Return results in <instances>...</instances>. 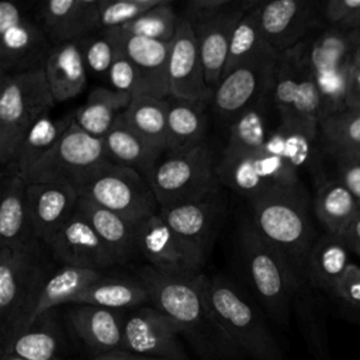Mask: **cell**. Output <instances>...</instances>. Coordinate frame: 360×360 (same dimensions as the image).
<instances>
[{
  "instance_id": "19",
  "label": "cell",
  "mask_w": 360,
  "mask_h": 360,
  "mask_svg": "<svg viewBox=\"0 0 360 360\" xmlns=\"http://www.w3.org/2000/svg\"><path fill=\"white\" fill-rule=\"evenodd\" d=\"M170 96L190 101H210L212 90L205 80L198 39L194 28L180 15L169 58Z\"/></svg>"
},
{
  "instance_id": "40",
  "label": "cell",
  "mask_w": 360,
  "mask_h": 360,
  "mask_svg": "<svg viewBox=\"0 0 360 360\" xmlns=\"http://www.w3.org/2000/svg\"><path fill=\"white\" fill-rule=\"evenodd\" d=\"M322 149L339 160L360 150V108H343L319 121Z\"/></svg>"
},
{
  "instance_id": "29",
  "label": "cell",
  "mask_w": 360,
  "mask_h": 360,
  "mask_svg": "<svg viewBox=\"0 0 360 360\" xmlns=\"http://www.w3.org/2000/svg\"><path fill=\"white\" fill-rule=\"evenodd\" d=\"M44 72L55 103H63L80 94L87 84V69L80 42L53 45Z\"/></svg>"
},
{
  "instance_id": "55",
  "label": "cell",
  "mask_w": 360,
  "mask_h": 360,
  "mask_svg": "<svg viewBox=\"0 0 360 360\" xmlns=\"http://www.w3.org/2000/svg\"><path fill=\"white\" fill-rule=\"evenodd\" d=\"M340 27H343V28H360V8L352 17H349Z\"/></svg>"
},
{
  "instance_id": "16",
  "label": "cell",
  "mask_w": 360,
  "mask_h": 360,
  "mask_svg": "<svg viewBox=\"0 0 360 360\" xmlns=\"http://www.w3.org/2000/svg\"><path fill=\"white\" fill-rule=\"evenodd\" d=\"M322 24V3L305 0L260 3V28L264 42L277 53L297 46Z\"/></svg>"
},
{
  "instance_id": "13",
  "label": "cell",
  "mask_w": 360,
  "mask_h": 360,
  "mask_svg": "<svg viewBox=\"0 0 360 360\" xmlns=\"http://www.w3.org/2000/svg\"><path fill=\"white\" fill-rule=\"evenodd\" d=\"M277 58L278 53L266 45L253 58L226 73L211 94L210 101L215 112L232 121L250 105L271 100Z\"/></svg>"
},
{
  "instance_id": "14",
  "label": "cell",
  "mask_w": 360,
  "mask_h": 360,
  "mask_svg": "<svg viewBox=\"0 0 360 360\" xmlns=\"http://www.w3.org/2000/svg\"><path fill=\"white\" fill-rule=\"evenodd\" d=\"M138 252L158 271L173 277H197L202 271L205 257L183 240L155 212L135 225Z\"/></svg>"
},
{
  "instance_id": "17",
  "label": "cell",
  "mask_w": 360,
  "mask_h": 360,
  "mask_svg": "<svg viewBox=\"0 0 360 360\" xmlns=\"http://www.w3.org/2000/svg\"><path fill=\"white\" fill-rule=\"evenodd\" d=\"M105 160L108 159L103 139L91 136L75 122L48 156L34 167L28 183L52 179L73 184L77 177Z\"/></svg>"
},
{
  "instance_id": "50",
  "label": "cell",
  "mask_w": 360,
  "mask_h": 360,
  "mask_svg": "<svg viewBox=\"0 0 360 360\" xmlns=\"http://www.w3.org/2000/svg\"><path fill=\"white\" fill-rule=\"evenodd\" d=\"M360 8V0H329L322 3V18L329 27H340Z\"/></svg>"
},
{
  "instance_id": "5",
  "label": "cell",
  "mask_w": 360,
  "mask_h": 360,
  "mask_svg": "<svg viewBox=\"0 0 360 360\" xmlns=\"http://www.w3.org/2000/svg\"><path fill=\"white\" fill-rule=\"evenodd\" d=\"M240 246L250 284L266 314L288 328L290 315L304 280L256 231L252 221L242 226Z\"/></svg>"
},
{
  "instance_id": "9",
  "label": "cell",
  "mask_w": 360,
  "mask_h": 360,
  "mask_svg": "<svg viewBox=\"0 0 360 360\" xmlns=\"http://www.w3.org/2000/svg\"><path fill=\"white\" fill-rule=\"evenodd\" d=\"M360 46V28L328 27L307 38V56L322 101V115L345 108L349 75Z\"/></svg>"
},
{
  "instance_id": "46",
  "label": "cell",
  "mask_w": 360,
  "mask_h": 360,
  "mask_svg": "<svg viewBox=\"0 0 360 360\" xmlns=\"http://www.w3.org/2000/svg\"><path fill=\"white\" fill-rule=\"evenodd\" d=\"M79 42L87 72L107 79L108 70L120 52L114 38L107 31L98 30Z\"/></svg>"
},
{
  "instance_id": "24",
  "label": "cell",
  "mask_w": 360,
  "mask_h": 360,
  "mask_svg": "<svg viewBox=\"0 0 360 360\" xmlns=\"http://www.w3.org/2000/svg\"><path fill=\"white\" fill-rule=\"evenodd\" d=\"M27 179L11 165L3 166L0 202V248L42 245L34 235L27 202Z\"/></svg>"
},
{
  "instance_id": "56",
  "label": "cell",
  "mask_w": 360,
  "mask_h": 360,
  "mask_svg": "<svg viewBox=\"0 0 360 360\" xmlns=\"http://www.w3.org/2000/svg\"><path fill=\"white\" fill-rule=\"evenodd\" d=\"M1 360H27L15 353H11V352H6V353H1Z\"/></svg>"
},
{
  "instance_id": "15",
  "label": "cell",
  "mask_w": 360,
  "mask_h": 360,
  "mask_svg": "<svg viewBox=\"0 0 360 360\" xmlns=\"http://www.w3.org/2000/svg\"><path fill=\"white\" fill-rule=\"evenodd\" d=\"M122 350L136 356L188 360L176 326L153 305L124 312Z\"/></svg>"
},
{
  "instance_id": "39",
  "label": "cell",
  "mask_w": 360,
  "mask_h": 360,
  "mask_svg": "<svg viewBox=\"0 0 360 360\" xmlns=\"http://www.w3.org/2000/svg\"><path fill=\"white\" fill-rule=\"evenodd\" d=\"M131 101L110 87H96L87 96L86 103L75 110V122L91 136L104 139Z\"/></svg>"
},
{
  "instance_id": "31",
  "label": "cell",
  "mask_w": 360,
  "mask_h": 360,
  "mask_svg": "<svg viewBox=\"0 0 360 360\" xmlns=\"http://www.w3.org/2000/svg\"><path fill=\"white\" fill-rule=\"evenodd\" d=\"M73 124L75 111L66 112L59 118H52L49 114L42 115L30 128L8 165L14 166L28 181L34 167L48 156Z\"/></svg>"
},
{
  "instance_id": "42",
  "label": "cell",
  "mask_w": 360,
  "mask_h": 360,
  "mask_svg": "<svg viewBox=\"0 0 360 360\" xmlns=\"http://www.w3.org/2000/svg\"><path fill=\"white\" fill-rule=\"evenodd\" d=\"M260 3L262 1H259L257 6L246 11L236 24L232 32L228 59L222 77L243 62L253 58L267 45L264 42L260 28Z\"/></svg>"
},
{
  "instance_id": "36",
  "label": "cell",
  "mask_w": 360,
  "mask_h": 360,
  "mask_svg": "<svg viewBox=\"0 0 360 360\" xmlns=\"http://www.w3.org/2000/svg\"><path fill=\"white\" fill-rule=\"evenodd\" d=\"M125 124L159 152L167 148V100L138 94L122 112Z\"/></svg>"
},
{
  "instance_id": "20",
  "label": "cell",
  "mask_w": 360,
  "mask_h": 360,
  "mask_svg": "<svg viewBox=\"0 0 360 360\" xmlns=\"http://www.w3.org/2000/svg\"><path fill=\"white\" fill-rule=\"evenodd\" d=\"M52 259L60 266L84 267L103 271L115 263L108 248L90 222L77 211L48 243Z\"/></svg>"
},
{
  "instance_id": "21",
  "label": "cell",
  "mask_w": 360,
  "mask_h": 360,
  "mask_svg": "<svg viewBox=\"0 0 360 360\" xmlns=\"http://www.w3.org/2000/svg\"><path fill=\"white\" fill-rule=\"evenodd\" d=\"M107 32L134 63L139 77L138 94L158 98L170 97L169 58L172 42L146 39L120 30H110Z\"/></svg>"
},
{
  "instance_id": "33",
  "label": "cell",
  "mask_w": 360,
  "mask_h": 360,
  "mask_svg": "<svg viewBox=\"0 0 360 360\" xmlns=\"http://www.w3.org/2000/svg\"><path fill=\"white\" fill-rule=\"evenodd\" d=\"M103 142L110 162L134 169L145 179H148L162 159V152L149 146L125 124L122 112L118 115L115 124L104 136Z\"/></svg>"
},
{
  "instance_id": "47",
  "label": "cell",
  "mask_w": 360,
  "mask_h": 360,
  "mask_svg": "<svg viewBox=\"0 0 360 360\" xmlns=\"http://www.w3.org/2000/svg\"><path fill=\"white\" fill-rule=\"evenodd\" d=\"M107 82L111 90L129 100H134V97L138 96L139 77L136 69L121 49L108 70Z\"/></svg>"
},
{
  "instance_id": "41",
  "label": "cell",
  "mask_w": 360,
  "mask_h": 360,
  "mask_svg": "<svg viewBox=\"0 0 360 360\" xmlns=\"http://www.w3.org/2000/svg\"><path fill=\"white\" fill-rule=\"evenodd\" d=\"M271 100L259 101L243 110L229 124V138L222 150L226 152H257L263 150L270 134L267 128V104Z\"/></svg>"
},
{
  "instance_id": "1",
  "label": "cell",
  "mask_w": 360,
  "mask_h": 360,
  "mask_svg": "<svg viewBox=\"0 0 360 360\" xmlns=\"http://www.w3.org/2000/svg\"><path fill=\"white\" fill-rule=\"evenodd\" d=\"M136 277L149 294V302L163 312L202 360H245L212 315L204 294V273L197 277L166 276L152 266Z\"/></svg>"
},
{
  "instance_id": "58",
  "label": "cell",
  "mask_w": 360,
  "mask_h": 360,
  "mask_svg": "<svg viewBox=\"0 0 360 360\" xmlns=\"http://www.w3.org/2000/svg\"><path fill=\"white\" fill-rule=\"evenodd\" d=\"M346 243H347V248H349V250H352V252H354L356 255H359L360 256V243H356V242H349V240H345Z\"/></svg>"
},
{
  "instance_id": "38",
  "label": "cell",
  "mask_w": 360,
  "mask_h": 360,
  "mask_svg": "<svg viewBox=\"0 0 360 360\" xmlns=\"http://www.w3.org/2000/svg\"><path fill=\"white\" fill-rule=\"evenodd\" d=\"M360 205L352 193L336 179L318 186L314 212L328 233L342 236L359 212Z\"/></svg>"
},
{
  "instance_id": "44",
  "label": "cell",
  "mask_w": 360,
  "mask_h": 360,
  "mask_svg": "<svg viewBox=\"0 0 360 360\" xmlns=\"http://www.w3.org/2000/svg\"><path fill=\"white\" fill-rule=\"evenodd\" d=\"M292 308L295 311L300 330L311 356L315 360H330L325 322L316 311L312 300L302 297L300 291L294 300Z\"/></svg>"
},
{
  "instance_id": "25",
  "label": "cell",
  "mask_w": 360,
  "mask_h": 360,
  "mask_svg": "<svg viewBox=\"0 0 360 360\" xmlns=\"http://www.w3.org/2000/svg\"><path fill=\"white\" fill-rule=\"evenodd\" d=\"M53 45L82 41L98 31V0H51L35 18Z\"/></svg>"
},
{
  "instance_id": "43",
  "label": "cell",
  "mask_w": 360,
  "mask_h": 360,
  "mask_svg": "<svg viewBox=\"0 0 360 360\" xmlns=\"http://www.w3.org/2000/svg\"><path fill=\"white\" fill-rule=\"evenodd\" d=\"M179 24L180 17H177L172 3L165 0L158 7L149 10L132 22L117 30L146 39L172 42L176 37Z\"/></svg>"
},
{
  "instance_id": "54",
  "label": "cell",
  "mask_w": 360,
  "mask_h": 360,
  "mask_svg": "<svg viewBox=\"0 0 360 360\" xmlns=\"http://www.w3.org/2000/svg\"><path fill=\"white\" fill-rule=\"evenodd\" d=\"M91 360H132V354L125 350H114L91 356Z\"/></svg>"
},
{
  "instance_id": "28",
  "label": "cell",
  "mask_w": 360,
  "mask_h": 360,
  "mask_svg": "<svg viewBox=\"0 0 360 360\" xmlns=\"http://www.w3.org/2000/svg\"><path fill=\"white\" fill-rule=\"evenodd\" d=\"M66 338L55 309L34 318L18 329L4 345L0 353L11 352L27 360H62Z\"/></svg>"
},
{
  "instance_id": "2",
  "label": "cell",
  "mask_w": 360,
  "mask_h": 360,
  "mask_svg": "<svg viewBox=\"0 0 360 360\" xmlns=\"http://www.w3.org/2000/svg\"><path fill=\"white\" fill-rule=\"evenodd\" d=\"M250 204L252 224L256 231L305 280L307 259L318 236L304 186L276 188Z\"/></svg>"
},
{
  "instance_id": "18",
  "label": "cell",
  "mask_w": 360,
  "mask_h": 360,
  "mask_svg": "<svg viewBox=\"0 0 360 360\" xmlns=\"http://www.w3.org/2000/svg\"><path fill=\"white\" fill-rule=\"evenodd\" d=\"M75 187L62 180H34L27 187L28 215L35 238L46 248L75 214L79 202Z\"/></svg>"
},
{
  "instance_id": "27",
  "label": "cell",
  "mask_w": 360,
  "mask_h": 360,
  "mask_svg": "<svg viewBox=\"0 0 360 360\" xmlns=\"http://www.w3.org/2000/svg\"><path fill=\"white\" fill-rule=\"evenodd\" d=\"M257 4V0L238 1V4L225 14L194 28L205 70V80L211 90H214L222 79L232 32L236 24L246 11Z\"/></svg>"
},
{
  "instance_id": "57",
  "label": "cell",
  "mask_w": 360,
  "mask_h": 360,
  "mask_svg": "<svg viewBox=\"0 0 360 360\" xmlns=\"http://www.w3.org/2000/svg\"><path fill=\"white\" fill-rule=\"evenodd\" d=\"M132 360H177V359H170V357H148V356L132 354Z\"/></svg>"
},
{
  "instance_id": "12",
  "label": "cell",
  "mask_w": 360,
  "mask_h": 360,
  "mask_svg": "<svg viewBox=\"0 0 360 360\" xmlns=\"http://www.w3.org/2000/svg\"><path fill=\"white\" fill-rule=\"evenodd\" d=\"M53 44L15 3H0V77L44 70Z\"/></svg>"
},
{
  "instance_id": "7",
  "label": "cell",
  "mask_w": 360,
  "mask_h": 360,
  "mask_svg": "<svg viewBox=\"0 0 360 360\" xmlns=\"http://www.w3.org/2000/svg\"><path fill=\"white\" fill-rule=\"evenodd\" d=\"M0 162L8 165L30 128L55 105L44 70L0 77Z\"/></svg>"
},
{
  "instance_id": "59",
  "label": "cell",
  "mask_w": 360,
  "mask_h": 360,
  "mask_svg": "<svg viewBox=\"0 0 360 360\" xmlns=\"http://www.w3.org/2000/svg\"><path fill=\"white\" fill-rule=\"evenodd\" d=\"M354 63H360V46H359V49H357V52L354 55Z\"/></svg>"
},
{
  "instance_id": "23",
  "label": "cell",
  "mask_w": 360,
  "mask_h": 360,
  "mask_svg": "<svg viewBox=\"0 0 360 360\" xmlns=\"http://www.w3.org/2000/svg\"><path fill=\"white\" fill-rule=\"evenodd\" d=\"M124 312L87 304H73L66 323L75 338L91 354L122 350Z\"/></svg>"
},
{
  "instance_id": "35",
  "label": "cell",
  "mask_w": 360,
  "mask_h": 360,
  "mask_svg": "<svg viewBox=\"0 0 360 360\" xmlns=\"http://www.w3.org/2000/svg\"><path fill=\"white\" fill-rule=\"evenodd\" d=\"M167 153H177L205 142L204 104L167 97Z\"/></svg>"
},
{
  "instance_id": "37",
  "label": "cell",
  "mask_w": 360,
  "mask_h": 360,
  "mask_svg": "<svg viewBox=\"0 0 360 360\" xmlns=\"http://www.w3.org/2000/svg\"><path fill=\"white\" fill-rule=\"evenodd\" d=\"M103 276L104 271L73 266H60L51 271L39 295L32 319L46 311L56 309L62 304H72L80 292Z\"/></svg>"
},
{
  "instance_id": "60",
  "label": "cell",
  "mask_w": 360,
  "mask_h": 360,
  "mask_svg": "<svg viewBox=\"0 0 360 360\" xmlns=\"http://www.w3.org/2000/svg\"><path fill=\"white\" fill-rule=\"evenodd\" d=\"M349 158H352V159H357V160H360V150L356 153V155H353V156H349ZM345 159V158H343Z\"/></svg>"
},
{
  "instance_id": "30",
  "label": "cell",
  "mask_w": 360,
  "mask_h": 360,
  "mask_svg": "<svg viewBox=\"0 0 360 360\" xmlns=\"http://www.w3.org/2000/svg\"><path fill=\"white\" fill-rule=\"evenodd\" d=\"M349 263V248L345 239L325 232L316 238L309 250L305 264V281L312 288L330 297Z\"/></svg>"
},
{
  "instance_id": "22",
  "label": "cell",
  "mask_w": 360,
  "mask_h": 360,
  "mask_svg": "<svg viewBox=\"0 0 360 360\" xmlns=\"http://www.w3.org/2000/svg\"><path fill=\"white\" fill-rule=\"evenodd\" d=\"M222 211V201L215 194L194 201L163 205L159 207L158 212L183 240L205 257Z\"/></svg>"
},
{
  "instance_id": "11",
  "label": "cell",
  "mask_w": 360,
  "mask_h": 360,
  "mask_svg": "<svg viewBox=\"0 0 360 360\" xmlns=\"http://www.w3.org/2000/svg\"><path fill=\"white\" fill-rule=\"evenodd\" d=\"M215 170L222 186L245 197L249 202L276 188L301 184L298 172L292 166L263 150H222Z\"/></svg>"
},
{
  "instance_id": "26",
  "label": "cell",
  "mask_w": 360,
  "mask_h": 360,
  "mask_svg": "<svg viewBox=\"0 0 360 360\" xmlns=\"http://www.w3.org/2000/svg\"><path fill=\"white\" fill-rule=\"evenodd\" d=\"M319 148V129L280 120V124L270 129L263 152L285 160L297 172L308 170L319 186L323 183Z\"/></svg>"
},
{
  "instance_id": "48",
  "label": "cell",
  "mask_w": 360,
  "mask_h": 360,
  "mask_svg": "<svg viewBox=\"0 0 360 360\" xmlns=\"http://www.w3.org/2000/svg\"><path fill=\"white\" fill-rule=\"evenodd\" d=\"M238 4L235 0H191L186 4L184 20L190 22L193 28H197L222 14L229 11Z\"/></svg>"
},
{
  "instance_id": "4",
  "label": "cell",
  "mask_w": 360,
  "mask_h": 360,
  "mask_svg": "<svg viewBox=\"0 0 360 360\" xmlns=\"http://www.w3.org/2000/svg\"><path fill=\"white\" fill-rule=\"evenodd\" d=\"M42 248H0V346L34 316L52 271L41 255Z\"/></svg>"
},
{
  "instance_id": "49",
  "label": "cell",
  "mask_w": 360,
  "mask_h": 360,
  "mask_svg": "<svg viewBox=\"0 0 360 360\" xmlns=\"http://www.w3.org/2000/svg\"><path fill=\"white\" fill-rule=\"evenodd\" d=\"M330 298L336 300L343 308L360 314V266L349 263Z\"/></svg>"
},
{
  "instance_id": "6",
  "label": "cell",
  "mask_w": 360,
  "mask_h": 360,
  "mask_svg": "<svg viewBox=\"0 0 360 360\" xmlns=\"http://www.w3.org/2000/svg\"><path fill=\"white\" fill-rule=\"evenodd\" d=\"M72 186L80 198L110 210L135 225L159 211L148 180L136 170L110 160L77 177Z\"/></svg>"
},
{
  "instance_id": "51",
  "label": "cell",
  "mask_w": 360,
  "mask_h": 360,
  "mask_svg": "<svg viewBox=\"0 0 360 360\" xmlns=\"http://www.w3.org/2000/svg\"><path fill=\"white\" fill-rule=\"evenodd\" d=\"M338 180L352 193L360 205V160L345 158L336 160Z\"/></svg>"
},
{
  "instance_id": "52",
  "label": "cell",
  "mask_w": 360,
  "mask_h": 360,
  "mask_svg": "<svg viewBox=\"0 0 360 360\" xmlns=\"http://www.w3.org/2000/svg\"><path fill=\"white\" fill-rule=\"evenodd\" d=\"M345 108H360V63H353L352 66L345 97Z\"/></svg>"
},
{
  "instance_id": "8",
  "label": "cell",
  "mask_w": 360,
  "mask_h": 360,
  "mask_svg": "<svg viewBox=\"0 0 360 360\" xmlns=\"http://www.w3.org/2000/svg\"><path fill=\"white\" fill-rule=\"evenodd\" d=\"M217 160L208 142L160 159L148 183L159 207L194 201L215 195L219 191Z\"/></svg>"
},
{
  "instance_id": "3",
  "label": "cell",
  "mask_w": 360,
  "mask_h": 360,
  "mask_svg": "<svg viewBox=\"0 0 360 360\" xmlns=\"http://www.w3.org/2000/svg\"><path fill=\"white\" fill-rule=\"evenodd\" d=\"M210 309L231 342L252 360H288L262 312L228 278L204 274Z\"/></svg>"
},
{
  "instance_id": "10",
  "label": "cell",
  "mask_w": 360,
  "mask_h": 360,
  "mask_svg": "<svg viewBox=\"0 0 360 360\" xmlns=\"http://www.w3.org/2000/svg\"><path fill=\"white\" fill-rule=\"evenodd\" d=\"M271 101L281 121H294L319 129L322 101L307 56V39L278 53Z\"/></svg>"
},
{
  "instance_id": "32",
  "label": "cell",
  "mask_w": 360,
  "mask_h": 360,
  "mask_svg": "<svg viewBox=\"0 0 360 360\" xmlns=\"http://www.w3.org/2000/svg\"><path fill=\"white\" fill-rule=\"evenodd\" d=\"M77 211L90 222L93 229L108 248L117 264L129 262L138 252L135 224L84 198H79Z\"/></svg>"
},
{
  "instance_id": "61",
  "label": "cell",
  "mask_w": 360,
  "mask_h": 360,
  "mask_svg": "<svg viewBox=\"0 0 360 360\" xmlns=\"http://www.w3.org/2000/svg\"><path fill=\"white\" fill-rule=\"evenodd\" d=\"M62 360H66V359H62Z\"/></svg>"
},
{
  "instance_id": "53",
  "label": "cell",
  "mask_w": 360,
  "mask_h": 360,
  "mask_svg": "<svg viewBox=\"0 0 360 360\" xmlns=\"http://www.w3.org/2000/svg\"><path fill=\"white\" fill-rule=\"evenodd\" d=\"M342 238L349 242L360 243V210L356 214V217L353 218V221L349 224V226L345 231V233L342 235Z\"/></svg>"
},
{
  "instance_id": "34",
  "label": "cell",
  "mask_w": 360,
  "mask_h": 360,
  "mask_svg": "<svg viewBox=\"0 0 360 360\" xmlns=\"http://www.w3.org/2000/svg\"><path fill=\"white\" fill-rule=\"evenodd\" d=\"M149 302V294L143 283L136 277L107 276L90 284L72 304H87L110 309L128 311Z\"/></svg>"
},
{
  "instance_id": "45",
  "label": "cell",
  "mask_w": 360,
  "mask_h": 360,
  "mask_svg": "<svg viewBox=\"0 0 360 360\" xmlns=\"http://www.w3.org/2000/svg\"><path fill=\"white\" fill-rule=\"evenodd\" d=\"M165 0H98V30L121 28Z\"/></svg>"
}]
</instances>
